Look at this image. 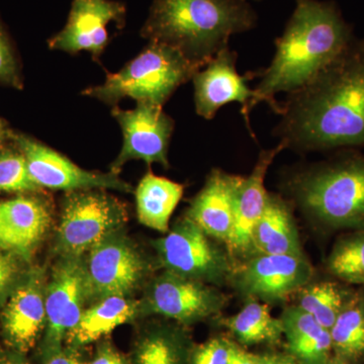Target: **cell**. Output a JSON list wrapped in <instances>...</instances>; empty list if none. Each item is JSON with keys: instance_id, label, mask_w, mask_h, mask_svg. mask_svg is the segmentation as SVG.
Here are the masks:
<instances>
[{"instance_id": "22", "label": "cell", "mask_w": 364, "mask_h": 364, "mask_svg": "<svg viewBox=\"0 0 364 364\" xmlns=\"http://www.w3.org/2000/svg\"><path fill=\"white\" fill-rule=\"evenodd\" d=\"M141 314L140 301L111 296L83 311L77 324L67 334V343L81 347L93 343Z\"/></svg>"}, {"instance_id": "6", "label": "cell", "mask_w": 364, "mask_h": 364, "mask_svg": "<svg viewBox=\"0 0 364 364\" xmlns=\"http://www.w3.org/2000/svg\"><path fill=\"white\" fill-rule=\"evenodd\" d=\"M127 220L126 207L105 189L70 191L63 200L55 251L60 257H83Z\"/></svg>"}, {"instance_id": "27", "label": "cell", "mask_w": 364, "mask_h": 364, "mask_svg": "<svg viewBox=\"0 0 364 364\" xmlns=\"http://www.w3.org/2000/svg\"><path fill=\"white\" fill-rule=\"evenodd\" d=\"M327 269L345 284H364V230L352 231L335 243Z\"/></svg>"}, {"instance_id": "19", "label": "cell", "mask_w": 364, "mask_h": 364, "mask_svg": "<svg viewBox=\"0 0 364 364\" xmlns=\"http://www.w3.org/2000/svg\"><path fill=\"white\" fill-rule=\"evenodd\" d=\"M244 178L222 169H213L186 213V217L208 237L225 246L233 231L235 205Z\"/></svg>"}, {"instance_id": "1", "label": "cell", "mask_w": 364, "mask_h": 364, "mask_svg": "<svg viewBox=\"0 0 364 364\" xmlns=\"http://www.w3.org/2000/svg\"><path fill=\"white\" fill-rule=\"evenodd\" d=\"M275 135L287 149L364 147V39L352 40L309 85L280 102Z\"/></svg>"}, {"instance_id": "33", "label": "cell", "mask_w": 364, "mask_h": 364, "mask_svg": "<svg viewBox=\"0 0 364 364\" xmlns=\"http://www.w3.org/2000/svg\"><path fill=\"white\" fill-rule=\"evenodd\" d=\"M90 364H126V361L119 352L104 345Z\"/></svg>"}, {"instance_id": "37", "label": "cell", "mask_w": 364, "mask_h": 364, "mask_svg": "<svg viewBox=\"0 0 364 364\" xmlns=\"http://www.w3.org/2000/svg\"><path fill=\"white\" fill-rule=\"evenodd\" d=\"M0 364H33L26 360L25 354L18 353L11 349L0 351Z\"/></svg>"}, {"instance_id": "8", "label": "cell", "mask_w": 364, "mask_h": 364, "mask_svg": "<svg viewBox=\"0 0 364 364\" xmlns=\"http://www.w3.org/2000/svg\"><path fill=\"white\" fill-rule=\"evenodd\" d=\"M88 303L128 298L143 284L150 265L128 237L114 232L85 256Z\"/></svg>"}, {"instance_id": "2", "label": "cell", "mask_w": 364, "mask_h": 364, "mask_svg": "<svg viewBox=\"0 0 364 364\" xmlns=\"http://www.w3.org/2000/svg\"><path fill=\"white\" fill-rule=\"evenodd\" d=\"M354 39L351 26L333 1L296 0V9L275 40L272 63L259 71L260 82L254 90V98L246 112L267 102L279 114L277 93L287 95L309 85L320 72L332 63Z\"/></svg>"}, {"instance_id": "12", "label": "cell", "mask_w": 364, "mask_h": 364, "mask_svg": "<svg viewBox=\"0 0 364 364\" xmlns=\"http://www.w3.org/2000/svg\"><path fill=\"white\" fill-rule=\"evenodd\" d=\"M87 303L85 256L61 257L46 284L45 354L61 350L62 342L77 324Z\"/></svg>"}, {"instance_id": "24", "label": "cell", "mask_w": 364, "mask_h": 364, "mask_svg": "<svg viewBox=\"0 0 364 364\" xmlns=\"http://www.w3.org/2000/svg\"><path fill=\"white\" fill-rule=\"evenodd\" d=\"M222 324L244 345L277 343L284 335L282 321L273 317L267 304L252 299H246L241 310Z\"/></svg>"}, {"instance_id": "31", "label": "cell", "mask_w": 364, "mask_h": 364, "mask_svg": "<svg viewBox=\"0 0 364 364\" xmlns=\"http://www.w3.org/2000/svg\"><path fill=\"white\" fill-rule=\"evenodd\" d=\"M231 346L226 339L208 340L193 351L191 364H229Z\"/></svg>"}, {"instance_id": "3", "label": "cell", "mask_w": 364, "mask_h": 364, "mask_svg": "<svg viewBox=\"0 0 364 364\" xmlns=\"http://www.w3.org/2000/svg\"><path fill=\"white\" fill-rule=\"evenodd\" d=\"M249 0H153L141 33L205 66L237 33L257 25Z\"/></svg>"}, {"instance_id": "36", "label": "cell", "mask_w": 364, "mask_h": 364, "mask_svg": "<svg viewBox=\"0 0 364 364\" xmlns=\"http://www.w3.org/2000/svg\"><path fill=\"white\" fill-rule=\"evenodd\" d=\"M258 364H299L289 354L267 353L258 355Z\"/></svg>"}, {"instance_id": "32", "label": "cell", "mask_w": 364, "mask_h": 364, "mask_svg": "<svg viewBox=\"0 0 364 364\" xmlns=\"http://www.w3.org/2000/svg\"><path fill=\"white\" fill-rule=\"evenodd\" d=\"M0 83L14 88H21L18 64L6 33L0 26Z\"/></svg>"}, {"instance_id": "39", "label": "cell", "mask_w": 364, "mask_h": 364, "mask_svg": "<svg viewBox=\"0 0 364 364\" xmlns=\"http://www.w3.org/2000/svg\"><path fill=\"white\" fill-rule=\"evenodd\" d=\"M327 364H347L344 360L336 358V356L332 355V358H330V360L328 361Z\"/></svg>"}, {"instance_id": "16", "label": "cell", "mask_w": 364, "mask_h": 364, "mask_svg": "<svg viewBox=\"0 0 364 364\" xmlns=\"http://www.w3.org/2000/svg\"><path fill=\"white\" fill-rule=\"evenodd\" d=\"M237 57L236 52L229 47L225 48L193 76L196 111L198 116L213 119L222 107L237 102L242 105V114L246 117L249 105L255 95L247 82L258 77L259 72L240 75L236 68Z\"/></svg>"}, {"instance_id": "9", "label": "cell", "mask_w": 364, "mask_h": 364, "mask_svg": "<svg viewBox=\"0 0 364 364\" xmlns=\"http://www.w3.org/2000/svg\"><path fill=\"white\" fill-rule=\"evenodd\" d=\"M314 277L306 256L256 254L235 265L229 284L245 299L279 304L296 296Z\"/></svg>"}, {"instance_id": "40", "label": "cell", "mask_w": 364, "mask_h": 364, "mask_svg": "<svg viewBox=\"0 0 364 364\" xmlns=\"http://www.w3.org/2000/svg\"><path fill=\"white\" fill-rule=\"evenodd\" d=\"M255 1H260V0H255Z\"/></svg>"}, {"instance_id": "20", "label": "cell", "mask_w": 364, "mask_h": 364, "mask_svg": "<svg viewBox=\"0 0 364 364\" xmlns=\"http://www.w3.org/2000/svg\"><path fill=\"white\" fill-rule=\"evenodd\" d=\"M253 255L305 256L291 203L282 196L268 193L267 205L256 224L252 238Z\"/></svg>"}, {"instance_id": "17", "label": "cell", "mask_w": 364, "mask_h": 364, "mask_svg": "<svg viewBox=\"0 0 364 364\" xmlns=\"http://www.w3.org/2000/svg\"><path fill=\"white\" fill-rule=\"evenodd\" d=\"M51 224L49 205L38 196L21 195L0 202V250L28 262Z\"/></svg>"}, {"instance_id": "10", "label": "cell", "mask_w": 364, "mask_h": 364, "mask_svg": "<svg viewBox=\"0 0 364 364\" xmlns=\"http://www.w3.org/2000/svg\"><path fill=\"white\" fill-rule=\"evenodd\" d=\"M228 301L218 287L164 270L151 280L140 311L191 325L219 315Z\"/></svg>"}, {"instance_id": "13", "label": "cell", "mask_w": 364, "mask_h": 364, "mask_svg": "<svg viewBox=\"0 0 364 364\" xmlns=\"http://www.w3.org/2000/svg\"><path fill=\"white\" fill-rule=\"evenodd\" d=\"M112 114L124 135L123 148L111 166L112 173L119 174L131 160H142L148 164L158 163L168 168L167 155L174 121L165 114L161 105L136 102L135 109L129 111L116 107Z\"/></svg>"}, {"instance_id": "11", "label": "cell", "mask_w": 364, "mask_h": 364, "mask_svg": "<svg viewBox=\"0 0 364 364\" xmlns=\"http://www.w3.org/2000/svg\"><path fill=\"white\" fill-rule=\"evenodd\" d=\"M9 136L25 156L28 172L41 188L67 193L85 189L132 191L130 184L122 181L116 173H100L80 168L57 151L23 134L9 132Z\"/></svg>"}, {"instance_id": "21", "label": "cell", "mask_w": 364, "mask_h": 364, "mask_svg": "<svg viewBox=\"0 0 364 364\" xmlns=\"http://www.w3.org/2000/svg\"><path fill=\"white\" fill-rule=\"evenodd\" d=\"M289 355L299 364H327L332 358L330 331L298 306H287L279 317Z\"/></svg>"}, {"instance_id": "34", "label": "cell", "mask_w": 364, "mask_h": 364, "mask_svg": "<svg viewBox=\"0 0 364 364\" xmlns=\"http://www.w3.org/2000/svg\"><path fill=\"white\" fill-rule=\"evenodd\" d=\"M229 364H258V355L243 350L238 345L232 343Z\"/></svg>"}, {"instance_id": "38", "label": "cell", "mask_w": 364, "mask_h": 364, "mask_svg": "<svg viewBox=\"0 0 364 364\" xmlns=\"http://www.w3.org/2000/svg\"><path fill=\"white\" fill-rule=\"evenodd\" d=\"M9 135V132L6 130V124L0 119V147H1L2 143Z\"/></svg>"}, {"instance_id": "4", "label": "cell", "mask_w": 364, "mask_h": 364, "mask_svg": "<svg viewBox=\"0 0 364 364\" xmlns=\"http://www.w3.org/2000/svg\"><path fill=\"white\" fill-rule=\"evenodd\" d=\"M291 202L328 231L364 230V155L348 153L296 170L284 181Z\"/></svg>"}, {"instance_id": "15", "label": "cell", "mask_w": 364, "mask_h": 364, "mask_svg": "<svg viewBox=\"0 0 364 364\" xmlns=\"http://www.w3.org/2000/svg\"><path fill=\"white\" fill-rule=\"evenodd\" d=\"M126 7L112 0H73L68 21L61 32L49 41L50 48L76 54L90 52L100 58L109 44L107 26H123Z\"/></svg>"}, {"instance_id": "25", "label": "cell", "mask_w": 364, "mask_h": 364, "mask_svg": "<svg viewBox=\"0 0 364 364\" xmlns=\"http://www.w3.org/2000/svg\"><path fill=\"white\" fill-rule=\"evenodd\" d=\"M333 355L347 364L364 360V294L355 291L330 329Z\"/></svg>"}, {"instance_id": "14", "label": "cell", "mask_w": 364, "mask_h": 364, "mask_svg": "<svg viewBox=\"0 0 364 364\" xmlns=\"http://www.w3.org/2000/svg\"><path fill=\"white\" fill-rule=\"evenodd\" d=\"M46 284L41 268H28L2 306L0 323L7 349L26 355L39 341L47 322Z\"/></svg>"}, {"instance_id": "28", "label": "cell", "mask_w": 364, "mask_h": 364, "mask_svg": "<svg viewBox=\"0 0 364 364\" xmlns=\"http://www.w3.org/2000/svg\"><path fill=\"white\" fill-rule=\"evenodd\" d=\"M136 364H184L181 337L172 330H153L138 345Z\"/></svg>"}, {"instance_id": "35", "label": "cell", "mask_w": 364, "mask_h": 364, "mask_svg": "<svg viewBox=\"0 0 364 364\" xmlns=\"http://www.w3.org/2000/svg\"><path fill=\"white\" fill-rule=\"evenodd\" d=\"M45 364H85L72 354L64 353L61 350L45 354Z\"/></svg>"}, {"instance_id": "18", "label": "cell", "mask_w": 364, "mask_h": 364, "mask_svg": "<svg viewBox=\"0 0 364 364\" xmlns=\"http://www.w3.org/2000/svg\"><path fill=\"white\" fill-rule=\"evenodd\" d=\"M284 149H287L286 144L279 142L272 149L261 151L250 176H245L242 182L235 205L233 231L226 244L235 265L253 255L254 228L264 212L267 202L265 176L273 160Z\"/></svg>"}, {"instance_id": "30", "label": "cell", "mask_w": 364, "mask_h": 364, "mask_svg": "<svg viewBox=\"0 0 364 364\" xmlns=\"http://www.w3.org/2000/svg\"><path fill=\"white\" fill-rule=\"evenodd\" d=\"M26 263L14 254L0 250V308L28 269L26 268Z\"/></svg>"}, {"instance_id": "26", "label": "cell", "mask_w": 364, "mask_h": 364, "mask_svg": "<svg viewBox=\"0 0 364 364\" xmlns=\"http://www.w3.org/2000/svg\"><path fill=\"white\" fill-rule=\"evenodd\" d=\"M355 291L335 282H311L296 294V306L326 329H331Z\"/></svg>"}, {"instance_id": "7", "label": "cell", "mask_w": 364, "mask_h": 364, "mask_svg": "<svg viewBox=\"0 0 364 364\" xmlns=\"http://www.w3.org/2000/svg\"><path fill=\"white\" fill-rule=\"evenodd\" d=\"M215 242L184 215L153 246L166 272L221 287L229 284L235 262L227 249Z\"/></svg>"}, {"instance_id": "5", "label": "cell", "mask_w": 364, "mask_h": 364, "mask_svg": "<svg viewBox=\"0 0 364 364\" xmlns=\"http://www.w3.org/2000/svg\"><path fill=\"white\" fill-rule=\"evenodd\" d=\"M203 67L168 45L150 42L121 71L107 74L105 83L86 88L82 95L107 105L129 97L163 107Z\"/></svg>"}, {"instance_id": "23", "label": "cell", "mask_w": 364, "mask_h": 364, "mask_svg": "<svg viewBox=\"0 0 364 364\" xmlns=\"http://www.w3.org/2000/svg\"><path fill=\"white\" fill-rule=\"evenodd\" d=\"M184 186L148 172L139 182L136 191V214L144 226L167 233L171 215L182 196Z\"/></svg>"}, {"instance_id": "29", "label": "cell", "mask_w": 364, "mask_h": 364, "mask_svg": "<svg viewBox=\"0 0 364 364\" xmlns=\"http://www.w3.org/2000/svg\"><path fill=\"white\" fill-rule=\"evenodd\" d=\"M41 189L31 176L20 151H0V193H32Z\"/></svg>"}]
</instances>
